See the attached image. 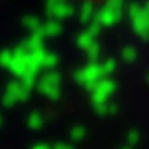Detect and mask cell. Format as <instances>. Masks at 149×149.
I'll list each match as a JSON object with an SVG mask.
<instances>
[{
	"mask_svg": "<svg viewBox=\"0 0 149 149\" xmlns=\"http://www.w3.org/2000/svg\"><path fill=\"white\" fill-rule=\"evenodd\" d=\"M132 27L139 37H149V12H134L132 14Z\"/></svg>",
	"mask_w": 149,
	"mask_h": 149,
	"instance_id": "cell-5",
	"label": "cell"
},
{
	"mask_svg": "<svg viewBox=\"0 0 149 149\" xmlns=\"http://www.w3.org/2000/svg\"><path fill=\"white\" fill-rule=\"evenodd\" d=\"M29 85L23 83L22 79H16L14 83H10L6 87V93H4V103L12 105V103H17V101H25L29 95Z\"/></svg>",
	"mask_w": 149,
	"mask_h": 149,
	"instance_id": "cell-2",
	"label": "cell"
},
{
	"mask_svg": "<svg viewBox=\"0 0 149 149\" xmlns=\"http://www.w3.org/2000/svg\"><path fill=\"white\" fill-rule=\"evenodd\" d=\"M105 76H107L105 64H89L87 68H81V70L76 74V79H77V83L87 85V87L93 89L101 79H105Z\"/></svg>",
	"mask_w": 149,
	"mask_h": 149,
	"instance_id": "cell-1",
	"label": "cell"
},
{
	"mask_svg": "<svg viewBox=\"0 0 149 149\" xmlns=\"http://www.w3.org/2000/svg\"><path fill=\"white\" fill-rule=\"evenodd\" d=\"M52 149H74L70 143H58V145H54Z\"/></svg>",
	"mask_w": 149,
	"mask_h": 149,
	"instance_id": "cell-8",
	"label": "cell"
},
{
	"mask_svg": "<svg viewBox=\"0 0 149 149\" xmlns=\"http://www.w3.org/2000/svg\"><path fill=\"white\" fill-rule=\"evenodd\" d=\"M124 56L126 58H134V49H126L124 50Z\"/></svg>",
	"mask_w": 149,
	"mask_h": 149,
	"instance_id": "cell-9",
	"label": "cell"
},
{
	"mask_svg": "<svg viewBox=\"0 0 149 149\" xmlns=\"http://www.w3.org/2000/svg\"><path fill=\"white\" fill-rule=\"evenodd\" d=\"M39 89L41 93H45L50 99H56L60 93V77L56 72H49L47 76L39 77Z\"/></svg>",
	"mask_w": 149,
	"mask_h": 149,
	"instance_id": "cell-3",
	"label": "cell"
},
{
	"mask_svg": "<svg viewBox=\"0 0 149 149\" xmlns=\"http://www.w3.org/2000/svg\"><path fill=\"white\" fill-rule=\"evenodd\" d=\"M85 136V132H83V128H76V132H74V138H83Z\"/></svg>",
	"mask_w": 149,
	"mask_h": 149,
	"instance_id": "cell-7",
	"label": "cell"
},
{
	"mask_svg": "<svg viewBox=\"0 0 149 149\" xmlns=\"http://www.w3.org/2000/svg\"><path fill=\"white\" fill-rule=\"evenodd\" d=\"M41 126H43V116L39 114V112H31V116H29V128L31 130H39Z\"/></svg>",
	"mask_w": 149,
	"mask_h": 149,
	"instance_id": "cell-6",
	"label": "cell"
},
{
	"mask_svg": "<svg viewBox=\"0 0 149 149\" xmlns=\"http://www.w3.org/2000/svg\"><path fill=\"white\" fill-rule=\"evenodd\" d=\"M33 149H52L50 145H47V143H39V145H35Z\"/></svg>",
	"mask_w": 149,
	"mask_h": 149,
	"instance_id": "cell-10",
	"label": "cell"
},
{
	"mask_svg": "<svg viewBox=\"0 0 149 149\" xmlns=\"http://www.w3.org/2000/svg\"><path fill=\"white\" fill-rule=\"evenodd\" d=\"M114 93V83L109 81V79H101L97 85L93 87V101L97 103V107H99V111L105 107V103L109 99H111V95Z\"/></svg>",
	"mask_w": 149,
	"mask_h": 149,
	"instance_id": "cell-4",
	"label": "cell"
}]
</instances>
